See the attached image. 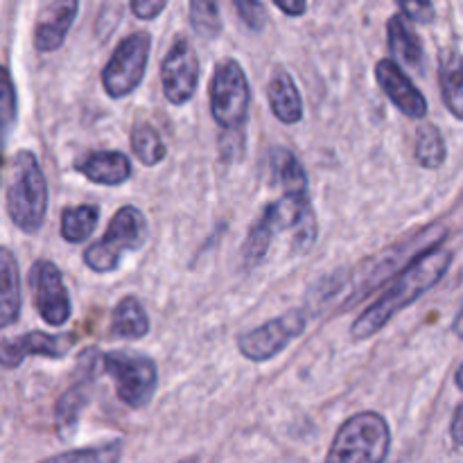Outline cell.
<instances>
[{
	"label": "cell",
	"instance_id": "ba28073f",
	"mask_svg": "<svg viewBox=\"0 0 463 463\" xmlns=\"http://www.w3.org/2000/svg\"><path fill=\"white\" fill-rule=\"evenodd\" d=\"M251 89L244 68L235 59L217 63L211 80V113L224 131L242 134L249 118Z\"/></svg>",
	"mask_w": 463,
	"mask_h": 463
},
{
	"label": "cell",
	"instance_id": "603a6c76",
	"mask_svg": "<svg viewBox=\"0 0 463 463\" xmlns=\"http://www.w3.org/2000/svg\"><path fill=\"white\" fill-rule=\"evenodd\" d=\"M99 222V208L95 203L71 206L61 213V235L66 242L80 244L93 235Z\"/></svg>",
	"mask_w": 463,
	"mask_h": 463
},
{
	"label": "cell",
	"instance_id": "d6986e66",
	"mask_svg": "<svg viewBox=\"0 0 463 463\" xmlns=\"http://www.w3.org/2000/svg\"><path fill=\"white\" fill-rule=\"evenodd\" d=\"M77 170L98 185H122L129 181L131 163L122 152L99 149V152H90Z\"/></svg>",
	"mask_w": 463,
	"mask_h": 463
},
{
	"label": "cell",
	"instance_id": "f1b7e54d",
	"mask_svg": "<svg viewBox=\"0 0 463 463\" xmlns=\"http://www.w3.org/2000/svg\"><path fill=\"white\" fill-rule=\"evenodd\" d=\"M190 23L203 39H215L222 32V14L213 0H193L190 3Z\"/></svg>",
	"mask_w": 463,
	"mask_h": 463
},
{
	"label": "cell",
	"instance_id": "d6a6232c",
	"mask_svg": "<svg viewBox=\"0 0 463 463\" xmlns=\"http://www.w3.org/2000/svg\"><path fill=\"white\" fill-rule=\"evenodd\" d=\"M276 9H280L283 14H288V16H303V14L307 12V5L303 3V0H276L274 3Z\"/></svg>",
	"mask_w": 463,
	"mask_h": 463
},
{
	"label": "cell",
	"instance_id": "9c48e42d",
	"mask_svg": "<svg viewBox=\"0 0 463 463\" xmlns=\"http://www.w3.org/2000/svg\"><path fill=\"white\" fill-rule=\"evenodd\" d=\"M149 52H152V36L147 32H134L116 45L111 59L102 68V86L109 98H127L138 89L147 71Z\"/></svg>",
	"mask_w": 463,
	"mask_h": 463
},
{
	"label": "cell",
	"instance_id": "9a60e30c",
	"mask_svg": "<svg viewBox=\"0 0 463 463\" xmlns=\"http://www.w3.org/2000/svg\"><path fill=\"white\" fill-rule=\"evenodd\" d=\"M80 371H84L80 380L72 387L61 393L54 407V425H57L59 437H71L75 425L80 423V416L84 407L90 402V387H93V369L99 364V355L95 351L81 353Z\"/></svg>",
	"mask_w": 463,
	"mask_h": 463
},
{
	"label": "cell",
	"instance_id": "30bf717a",
	"mask_svg": "<svg viewBox=\"0 0 463 463\" xmlns=\"http://www.w3.org/2000/svg\"><path fill=\"white\" fill-rule=\"evenodd\" d=\"M303 330H306V312L297 307L240 335L238 348L247 360L260 364L283 353L294 339L301 337Z\"/></svg>",
	"mask_w": 463,
	"mask_h": 463
},
{
	"label": "cell",
	"instance_id": "e575fe53",
	"mask_svg": "<svg viewBox=\"0 0 463 463\" xmlns=\"http://www.w3.org/2000/svg\"><path fill=\"white\" fill-rule=\"evenodd\" d=\"M452 330H455V335L459 339H463V306H461V310L457 312V317H455V324H452Z\"/></svg>",
	"mask_w": 463,
	"mask_h": 463
},
{
	"label": "cell",
	"instance_id": "4dcf8cb0",
	"mask_svg": "<svg viewBox=\"0 0 463 463\" xmlns=\"http://www.w3.org/2000/svg\"><path fill=\"white\" fill-rule=\"evenodd\" d=\"M401 14L407 21L416 23H432L434 21V5L430 3H401Z\"/></svg>",
	"mask_w": 463,
	"mask_h": 463
},
{
	"label": "cell",
	"instance_id": "484cf974",
	"mask_svg": "<svg viewBox=\"0 0 463 463\" xmlns=\"http://www.w3.org/2000/svg\"><path fill=\"white\" fill-rule=\"evenodd\" d=\"M131 149L145 167H154L167 156L161 134L152 125H136L131 131Z\"/></svg>",
	"mask_w": 463,
	"mask_h": 463
},
{
	"label": "cell",
	"instance_id": "f546056e",
	"mask_svg": "<svg viewBox=\"0 0 463 463\" xmlns=\"http://www.w3.org/2000/svg\"><path fill=\"white\" fill-rule=\"evenodd\" d=\"M233 7L244 25L251 27V30H262L267 25V7L258 0H235Z\"/></svg>",
	"mask_w": 463,
	"mask_h": 463
},
{
	"label": "cell",
	"instance_id": "83f0119b",
	"mask_svg": "<svg viewBox=\"0 0 463 463\" xmlns=\"http://www.w3.org/2000/svg\"><path fill=\"white\" fill-rule=\"evenodd\" d=\"M18 120V98L16 86L7 68L0 63V145L7 143L9 134L14 131Z\"/></svg>",
	"mask_w": 463,
	"mask_h": 463
},
{
	"label": "cell",
	"instance_id": "277c9868",
	"mask_svg": "<svg viewBox=\"0 0 463 463\" xmlns=\"http://www.w3.org/2000/svg\"><path fill=\"white\" fill-rule=\"evenodd\" d=\"M392 448V428L378 411H360L339 425L326 463H384Z\"/></svg>",
	"mask_w": 463,
	"mask_h": 463
},
{
	"label": "cell",
	"instance_id": "52a82bcc",
	"mask_svg": "<svg viewBox=\"0 0 463 463\" xmlns=\"http://www.w3.org/2000/svg\"><path fill=\"white\" fill-rule=\"evenodd\" d=\"M99 366L113 380L118 398L129 410H143L149 405L158 389V369L149 357L111 351L99 355Z\"/></svg>",
	"mask_w": 463,
	"mask_h": 463
},
{
	"label": "cell",
	"instance_id": "5bb4252c",
	"mask_svg": "<svg viewBox=\"0 0 463 463\" xmlns=\"http://www.w3.org/2000/svg\"><path fill=\"white\" fill-rule=\"evenodd\" d=\"M375 80H378L380 89L398 107L402 116L411 118V120H423L428 116V99L425 95L416 89L414 81L407 77V72L398 66L393 59H380L375 63Z\"/></svg>",
	"mask_w": 463,
	"mask_h": 463
},
{
	"label": "cell",
	"instance_id": "6da1fadb",
	"mask_svg": "<svg viewBox=\"0 0 463 463\" xmlns=\"http://www.w3.org/2000/svg\"><path fill=\"white\" fill-rule=\"evenodd\" d=\"M452 265V251L441 247H434L411 260L402 271H398L393 283L353 321L351 339L353 342H364V339L378 335L389 321L401 315L405 307L419 301L423 294H428L434 285L441 283Z\"/></svg>",
	"mask_w": 463,
	"mask_h": 463
},
{
	"label": "cell",
	"instance_id": "7402d4cb",
	"mask_svg": "<svg viewBox=\"0 0 463 463\" xmlns=\"http://www.w3.org/2000/svg\"><path fill=\"white\" fill-rule=\"evenodd\" d=\"M149 333V317L136 297L118 301L111 312V335L118 339H143Z\"/></svg>",
	"mask_w": 463,
	"mask_h": 463
},
{
	"label": "cell",
	"instance_id": "1f68e13d",
	"mask_svg": "<svg viewBox=\"0 0 463 463\" xmlns=\"http://www.w3.org/2000/svg\"><path fill=\"white\" fill-rule=\"evenodd\" d=\"M165 0H134L131 3V12L136 14V18H143V21H152L158 14L165 12Z\"/></svg>",
	"mask_w": 463,
	"mask_h": 463
},
{
	"label": "cell",
	"instance_id": "836d02e7",
	"mask_svg": "<svg viewBox=\"0 0 463 463\" xmlns=\"http://www.w3.org/2000/svg\"><path fill=\"white\" fill-rule=\"evenodd\" d=\"M450 437L455 441V446L463 448V402L455 410V416H452L450 423Z\"/></svg>",
	"mask_w": 463,
	"mask_h": 463
},
{
	"label": "cell",
	"instance_id": "ac0fdd59",
	"mask_svg": "<svg viewBox=\"0 0 463 463\" xmlns=\"http://www.w3.org/2000/svg\"><path fill=\"white\" fill-rule=\"evenodd\" d=\"M387 36H389V50L393 57L407 68L416 72H423L425 68V50L423 41L416 34L411 23L407 21L402 14H393L387 21ZM396 61V63H398Z\"/></svg>",
	"mask_w": 463,
	"mask_h": 463
},
{
	"label": "cell",
	"instance_id": "3957f363",
	"mask_svg": "<svg viewBox=\"0 0 463 463\" xmlns=\"http://www.w3.org/2000/svg\"><path fill=\"white\" fill-rule=\"evenodd\" d=\"M48 213V181L30 149L16 152L7 181V215L16 229L34 235Z\"/></svg>",
	"mask_w": 463,
	"mask_h": 463
},
{
	"label": "cell",
	"instance_id": "5b68a950",
	"mask_svg": "<svg viewBox=\"0 0 463 463\" xmlns=\"http://www.w3.org/2000/svg\"><path fill=\"white\" fill-rule=\"evenodd\" d=\"M446 238H448L446 226L432 224L428 226V229L405 238L402 242L393 244V247L387 249V251L371 258V260L355 274V283L351 285L353 289H351V297H348V303H360L362 298L369 297V294L373 292L383 280H387L389 276H393L396 271L405 269L411 260L423 256V253L430 251V249L439 247Z\"/></svg>",
	"mask_w": 463,
	"mask_h": 463
},
{
	"label": "cell",
	"instance_id": "7a4b0ae2",
	"mask_svg": "<svg viewBox=\"0 0 463 463\" xmlns=\"http://www.w3.org/2000/svg\"><path fill=\"white\" fill-rule=\"evenodd\" d=\"M280 231L292 233V249L297 253H307L315 247L319 224L310 203V194H283L279 202H271L262 208L242 244L244 269H256L265 260Z\"/></svg>",
	"mask_w": 463,
	"mask_h": 463
},
{
	"label": "cell",
	"instance_id": "4fadbf2b",
	"mask_svg": "<svg viewBox=\"0 0 463 463\" xmlns=\"http://www.w3.org/2000/svg\"><path fill=\"white\" fill-rule=\"evenodd\" d=\"M72 344H75V335H50L41 333V330H32V333L18 335V337L0 339V366L18 369L30 355L61 360L71 353Z\"/></svg>",
	"mask_w": 463,
	"mask_h": 463
},
{
	"label": "cell",
	"instance_id": "4316f807",
	"mask_svg": "<svg viewBox=\"0 0 463 463\" xmlns=\"http://www.w3.org/2000/svg\"><path fill=\"white\" fill-rule=\"evenodd\" d=\"M122 441H107L99 446L77 448V450L61 452L57 457H50L41 463H120Z\"/></svg>",
	"mask_w": 463,
	"mask_h": 463
},
{
	"label": "cell",
	"instance_id": "8fae6325",
	"mask_svg": "<svg viewBox=\"0 0 463 463\" xmlns=\"http://www.w3.org/2000/svg\"><path fill=\"white\" fill-rule=\"evenodd\" d=\"M199 57L185 36H176L161 61L163 95L170 104H188L199 86Z\"/></svg>",
	"mask_w": 463,
	"mask_h": 463
},
{
	"label": "cell",
	"instance_id": "cb8c5ba5",
	"mask_svg": "<svg viewBox=\"0 0 463 463\" xmlns=\"http://www.w3.org/2000/svg\"><path fill=\"white\" fill-rule=\"evenodd\" d=\"M414 156L416 161H419V165L425 167V170H439V167L446 163L448 147L437 125L425 122V125H420L419 129H416Z\"/></svg>",
	"mask_w": 463,
	"mask_h": 463
},
{
	"label": "cell",
	"instance_id": "7c38bea8",
	"mask_svg": "<svg viewBox=\"0 0 463 463\" xmlns=\"http://www.w3.org/2000/svg\"><path fill=\"white\" fill-rule=\"evenodd\" d=\"M30 288L41 319L48 326L66 324L72 315L71 294L63 285V276L52 260H36L30 269Z\"/></svg>",
	"mask_w": 463,
	"mask_h": 463
},
{
	"label": "cell",
	"instance_id": "e0dca14e",
	"mask_svg": "<svg viewBox=\"0 0 463 463\" xmlns=\"http://www.w3.org/2000/svg\"><path fill=\"white\" fill-rule=\"evenodd\" d=\"M267 99H269L271 113L283 125H297L303 120V99L298 93L297 81L292 80L285 68H276L267 84Z\"/></svg>",
	"mask_w": 463,
	"mask_h": 463
},
{
	"label": "cell",
	"instance_id": "44dd1931",
	"mask_svg": "<svg viewBox=\"0 0 463 463\" xmlns=\"http://www.w3.org/2000/svg\"><path fill=\"white\" fill-rule=\"evenodd\" d=\"M439 86L448 111L463 120V54L457 48H443L439 54Z\"/></svg>",
	"mask_w": 463,
	"mask_h": 463
},
{
	"label": "cell",
	"instance_id": "ffe728a7",
	"mask_svg": "<svg viewBox=\"0 0 463 463\" xmlns=\"http://www.w3.org/2000/svg\"><path fill=\"white\" fill-rule=\"evenodd\" d=\"M21 271L18 260L7 247H0V328L16 324L21 317Z\"/></svg>",
	"mask_w": 463,
	"mask_h": 463
},
{
	"label": "cell",
	"instance_id": "d4e9b609",
	"mask_svg": "<svg viewBox=\"0 0 463 463\" xmlns=\"http://www.w3.org/2000/svg\"><path fill=\"white\" fill-rule=\"evenodd\" d=\"M271 165L285 194H307V175L301 161L289 149L276 147L271 152Z\"/></svg>",
	"mask_w": 463,
	"mask_h": 463
},
{
	"label": "cell",
	"instance_id": "2e32d148",
	"mask_svg": "<svg viewBox=\"0 0 463 463\" xmlns=\"http://www.w3.org/2000/svg\"><path fill=\"white\" fill-rule=\"evenodd\" d=\"M80 3L77 0H57L43 5L34 27V48L39 52H54L63 45L72 23H75Z\"/></svg>",
	"mask_w": 463,
	"mask_h": 463
},
{
	"label": "cell",
	"instance_id": "d590c367",
	"mask_svg": "<svg viewBox=\"0 0 463 463\" xmlns=\"http://www.w3.org/2000/svg\"><path fill=\"white\" fill-rule=\"evenodd\" d=\"M455 384H457V389H459V392H463V362H461V366L457 369V373H455Z\"/></svg>",
	"mask_w": 463,
	"mask_h": 463
},
{
	"label": "cell",
	"instance_id": "8992f818",
	"mask_svg": "<svg viewBox=\"0 0 463 463\" xmlns=\"http://www.w3.org/2000/svg\"><path fill=\"white\" fill-rule=\"evenodd\" d=\"M149 235L147 217L136 206H122L109 222L102 240L90 244L84 253V262L95 274H109L120 265L122 253L136 251L145 244Z\"/></svg>",
	"mask_w": 463,
	"mask_h": 463
}]
</instances>
